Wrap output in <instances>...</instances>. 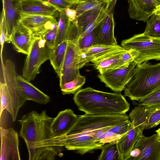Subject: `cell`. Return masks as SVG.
<instances>
[{
    "instance_id": "1",
    "label": "cell",
    "mask_w": 160,
    "mask_h": 160,
    "mask_svg": "<svg viewBox=\"0 0 160 160\" xmlns=\"http://www.w3.org/2000/svg\"><path fill=\"white\" fill-rule=\"evenodd\" d=\"M126 113L94 115L85 113L66 134L54 137L39 143L41 147L58 146L84 154L100 149L104 145L101 137L112 127L129 119Z\"/></svg>"
},
{
    "instance_id": "2",
    "label": "cell",
    "mask_w": 160,
    "mask_h": 160,
    "mask_svg": "<svg viewBox=\"0 0 160 160\" xmlns=\"http://www.w3.org/2000/svg\"><path fill=\"white\" fill-rule=\"evenodd\" d=\"M73 99L79 110L92 115L124 114L129 109V104L120 92H105L91 87L79 90Z\"/></svg>"
},
{
    "instance_id": "3",
    "label": "cell",
    "mask_w": 160,
    "mask_h": 160,
    "mask_svg": "<svg viewBox=\"0 0 160 160\" xmlns=\"http://www.w3.org/2000/svg\"><path fill=\"white\" fill-rule=\"evenodd\" d=\"M0 74V115L6 110L14 122L19 109L27 100L18 86L15 65L12 61L8 59L4 64L1 60Z\"/></svg>"
},
{
    "instance_id": "4",
    "label": "cell",
    "mask_w": 160,
    "mask_h": 160,
    "mask_svg": "<svg viewBox=\"0 0 160 160\" xmlns=\"http://www.w3.org/2000/svg\"><path fill=\"white\" fill-rule=\"evenodd\" d=\"M160 88V63L146 61L135 67L134 73L126 85L124 96L139 101Z\"/></svg>"
},
{
    "instance_id": "5",
    "label": "cell",
    "mask_w": 160,
    "mask_h": 160,
    "mask_svg": "<svg viewBox=\"0 0 160 160\" xmlns=\"http://www.w3.org/2000/svg\"><path fill=\"white\" fill-rule=\"evenodd\" d=\"M54 119L44 110L41 113L33 111L18 120L21 126L19 136L24 140L28 151L36 144L53 137L51 126Z\"/></svg>"
},
{
    "instance_id": "6",
    "label": "cell",
    "mask_w": 160,
    "mask_h": 160,
    "mask_svg": "<svg viewBox=\"0 0 160 160\" xmlns=\"http://www.w3.org/2000/svg\"><path fill=\"white\" fill-rule=\"evenodd\" d=\"M122 46L127 50L136 52L134 61L137 65L150 60H160V37H154L143 33L135 34L122 41Z\"/></svg>"
},
{
    "instance_id": "7",
    "label": "cell",
    "mask_w": 160,
    "mask_h": 160,
    "mask_svg": "<svg viewBox=\"0 0 160 160\" xmlns=\"http://www.w3.org/2000/svg\"><path fill=\"white\" fill-rule=\"evenodd\" d=\"M32 34V44L22 70L23 77L29 81L35 79L42 64L49 60L52 49L42 37Z\"/></svg>"
},
{
    "instance_id": "8",
    "label": "cell",
    "mask_w": 160,
    "mask_h": 160,
    "mask_svg": "<svg viewBox=\"0 0 160 160\" xmlns=\"http://www.w3.org/2000/svg\"><path fill=\"white\" fill-rule=\"evenodd\" d=\"M136 65L133 61L119 68L99 73L98 77L106 87L115 92H120L133 76Z\"/></svg>"
},
{
    "instance_id": "9",
    "label": "cell",
    "mask_w": 160,
    "mask_h": 160,
    "mask_svg": "<svg viewBox=\"0 0 160 160\" xmlns=\"http://www.w3.org/2000/svg\"><path fill=\"white\" fill-rule=\"evenodd\" d=\"M157 136L156 133L148 137L140 136L128 160H160V142Z\"/></svg>"
},
{
    "instance_id": "10",
    "label": "cell",
    "mask_w": 160,
    "mask_h": 160,
    "mask_svg": "<svg viewBox=\"0 0 160 160\" xmlns=\"http://www.w3.org/2000/svg\"><path fill=\"white\" fill-rule=\"evenodd\" d=\"M67 41L68 45L65 57L59 77L60 87L80 75L77 58L78 42Z\"/></svg>"
},
{
    "instance_id": "11",
    "label": "cell",
    "mask_w": 160,
    "mask_h": 160,
    "mask_svg": "<svg viewBox=\"0 0 160 160\" xmlns=\"http://www.w3.org/2000/svg\"><path fill=\"white\" fill-rule=\"evenodd\" d=\"M0 160H20L18 132L12 128L0 127Z\"/></svg>"
},
{
    "instance_id": "12",
    "label": "cell",
    "mask_w": 160,
    "mask_h": 160,
    "mask_svg": "<svg viewBox=\"0 0 160 160\" xmlns=\"http://www.w3.org/2000/svg\"><path fill=\"white\" fill-rule=\"evenodd\" d=\"M117 0H112L106 15L97 27V39L98 45L106 46L117 45L114 35L115 23L113 13Z\"/></svg>"
},
{
    "instance_id": "13",
    "label": "cell",
    "mask_w": 160,
    "mask_h": 160,
    "mask_svg": "<svg viewBox=\"0 0 160 160\" xmlns=\"http://www.w3.org/2000/svg\"><path fill=\"white\" fill-rule=\"evenodd\" d=\"M18 13L50 16L56 18L59 11L48 3L41 0H15Z\"/></svg>"
},
{
    "instance_id": "14",
    "label": "cell",
    "mask_w": 160,
    "mask_h": 160,
    "mask_svg": "<svg viewBox=\"0 0 160 160\" xmlns=\"http://www.w3.org/2000/svg\"><path fill=\"white\" fill-rule=\"evenodd\" d=\"M131 18L146 22L160 7L158 0H127Z\"/></svg>"
},
{
    "instance_id": "15",
    "label": "cell",
    "mask_w": 160,
    "mask_h": 160,
    "mask_svg": "<svg viewBox=\"0 0 160 160\" xmlns=\"http://www.w3.org/2000/svg\"><path fill=\"white\" fill-rule=\"evenodd\" d=\"M32 39V31L18 21L9 41L17 51L28 55L31 47Z\"/></svg>"
},
{
    "instance_id": "16",
    "label": "cell",
    "mask_w": 160,
    "mask_h": 160,
    "mask_svg": "<svg viewBox=\"0 0 160 160\" xmlns=\"http://www.w3.org/2000/svg\"><path fill=\"white\" fill-rule=\"evenodd\" d=\"M78 116L70 109L60 111L54 118L51 126L54 137L61 136L67 133L77 122Z\"/></svg>"
},
{
    "instance_id": "17",
    "label": "cell",
    "mask_w": 160,
    "mask_h": 160,
    "mask_svg": "<svg viewBox=\"0 0 160 160\" xmlns=\"http://www.w3.org/2000/svg\"><path fill=\"white\" fill-rule=\"evenodd\" d=\"M118 45L114 46H106L97 45L88 48L78 50L77 58L79 68L86 64L101 57L112 51L123 48Z\"/></svg>"
},
{
    "instance_id": "18",
    "label": "cell",
    "mask_w": 160,
    "mask_h": 160,
    "mask_svg": "<svg viewBox=\"0 0 160 160\" xmlns=\"http://www.w3.org/2000/svg\"><path fill=\"white\" fill-rule=\"evenodd\" d=\"M127 50L123 48L112 51L94 59L91 62L95 69L100 73L119 68L126 64L122 62L121 56Z\"/></svg>"
},
{
    "instance_id": "19",
    "label": "cell",
    "mask_w": 160,
    "mask_h": 160,
    "mask_svg": "<svg viewBox=\"0 0 160 160\" xmlns=\"http://www.w3.org/2000/svg\"><path fill=\"white\" fill-rule=\"evenodd\" d=\"M160 108V104L150 106L135 107L129 117L133 125L138 129L140 135L143 132L151 114Z\"/></svg>"
},
{
    "instance_id": "20",
    "label": "cell",
    "mask_w": 160,
    "mask_h": 160,
    "mask_svg": "<svg viewBox=\"0 0 160 160\" xmlns=\"http://www.w3.org/2000/svg\"><path fill=\"white\" fill-rule=\"evenodd\" d=\"M16 79L20 90L27 100L32 101L42 104H46L50 101L48 96L24 77L17 74Z\"/></svg>"
},
{
    "instance_id": "21",
    "label": "cell",
    "mask_w": 160,
    "mask_h": 160,
    "mask_svg": "<svg viewBox=\"0 0 160 160\" xmlns=\"http://www.w3.org/2000/svg\"><path fill=\"white\" fill-rule=\"evenodd\" d=\"M139 135L137 129L132 124V126L126 133L117 141L119 160H128Z\"/></svg>"
},
{
    "instance_id": "22",
    "label": "cell",
    "mask_w": 160,
    "mask_h": 160,
    "mask_svg": "<svg viewBox=\"0 0 160 160\" xmlns=\"http://www.w3.org/2000/svg\"><path fill=\"white\" fill-rule=\"evenodd\" d=\"M6 29V42H10V37L18 22V13L13 0H2Z\"/></svg>"
},
{
    "instance_id": "23",
    "label": "cell",
    "mask_w": 160,
    "mask_h": 160,
    "mask_svg": "<svg viewBox=\"0 0 160 160\" xmlns=\"http://www.w3.org/2000/svg\"><path fill=\"white\" fill-rule=\"evenodd\" d=\"M58 27L56 18L50 20L42 26L31 30L32 34L41 37L51 48L54 47Z\"/></svg>"
},
{
    "instance_id": "24",
    "label": "cell",
    "mask_w": 160,
    "mask_h": 160,
    "mask_svg": "<svg viewBox=\"0 0 160 160\" xmlns=\"http://www.w3.org/2000/svg\"><path fill=\"white\" fill-rule=\"evenodd\" d=\"M68 42L64 41L52 48L49 60L59 77L64 60Z\"/></svg>"
},
{
    "instance_id": "25",
    "label": "cell",
    "mask_w": 160,
    "mask_h": 160,
    "mask_svg": "<svg viewBox=\"0 0 160 160\" xmlns=\"http://www.w3.org/2000/svg\"><path fill=\"white\" fill-rule=\"evenodd\" d=\"M132 123L129 119L112 127L103 135L101 142L105 144L108 142L117 141L131 128Z\"/></svg>"
},
{
    "instance_id": "26",
    "label": "cell",
    "mask_w": 160,
    "mask_h": 160,
    "mask_svg": "<svg viewBox=\"0 0 160 160\" xmlns=\"http://www.w3.org/2000/svg\"><path fill=\"white\" fill-rule=\"evenodd\" d=\"M18 21L31 30L38 28L55 18L50 16L18 13Z\"/></svg>"
},
{
    "instance_id": "27",
    "label": "cell",
    "mask_w": 160,
    "mask_h": 160,
    "mask_svg": "<svg viewBox=\"0 0 160 160\" xmlns=\"http://www.w3.org/2000/svg\"><path fill=\"white\" fill-rule=\"evenodd\" d=\"M107 7L102 10L93 9L87 11L77 16L75 20L72 22L78 27L80 35L87 26L93 22Z\"/></svg>"
},
{
    "instance_id": "28",
    "label": "cell",
    "mask_w": 160,
    "mask_h": 160,
    "mask_svg": "<svg viewBox=\"0 0 160 160\" xmlns=\"http://www.w3.org/2000/svg\"><path fill=\"white\" fill-rule=\"evenodd\" d=\"M70 21L64 10L59 12V18L54 47L66 41Z\"/></svg>"
},
{
    "instance_id": "29",
    "label": "cell",
    "mask_w": 160,
    "mask_h": 160,
    "mask_svg": "<svg viewBox=\"0 0 160 160\" xmlns=\"http://www.w3.org/2000/svg\"><path fill=\"white\" fill-rule=\"evenodd\" d=\"M112 0H87L84 2L75 5L74 9L77 12V16L89 10H102L107 7Z\"/></svg>"
},
{
    "instance_id": "30",
    "label": "cell",
    "mask_w": 160,
    "mask_h": 160,
    "mask_svg": "<svg viewBox=\"0 0 160 160\" xmlns=\"http://www.w3.org/2000/svg\"><path fill=\"white\" fill-rule=\"evenodd\" d=\"M100 149L102 151L98 160H119L116 141L105 143Z\"/></svg>"
},
{
    "instance_id": "31",
    "label": "cell",
    "mask_w": 160,
    "mask_h": 160,
    "mask_svg": "<svg viewBox=\"0 0 160 160\" xmlns=\"http://www.w3.org/2000/svg\"><path fill=\"white\" fill-rule=\"evenodd\" d=\"M85 77L81 74L73 80L63 84L60 87L63 95L74 94L85 83Z\"/></svg>"
},
{
    "instance_id": "32",
    "label": "cell",
    "mask_w": 160,
    "mask_h": 160,
    "mask_svg": "<svg viewBox=\"0 0 160 160\" xmlns=\"http://www.w3.org/2000/svg\"><path fill=\"white\" fill-rule=\"evenodd\" d=\"M145 34L154 37H160V18L155 13L146 22Z\"/></svg>"
},
{
    "instance_id": "33",
    "label": "cell",
    "mask_w": 160,
    "mask_h": 160,
    "mask_svg": "<svg viewBox=\"0 0 160 160\" xmlns=\"http://www.w3.org/2000/svg\"><path fill=\"white\" fill-rule=\"evenodd\" d=\"M97 27L92 32L78 38L77 43L78 50L87 49L98 45Z\"/></svg>"
},
{
    "instance_id": "34",
    "label": "cell",
    "mask_w": 160,
    "mask_h": 160,
    "mask_svg": "<svg viewBox=\"0 0 160 160\" xmlns=\"http://www.w3.org/2000/svg\"><path fill=\"white\" fill-rule=\"evenodd\" d=\"M160 104V88L138 101L137 105L147 106Z\"/></svg>"
},
{
    "instance_id": "35",
    "label": "cell",
    "mask_w": 160,
    "mask_h": 160,
    "mask_svg": "<svg viewBox=\"0 0 160 160\" xmlns=\"http://www.w3.org/2000/svg\"><path fill=\"white\" fill-rule=\"evenodd\" d=\"M0 42L1 45V58H2V53L3 46L6 39V29L5 21L4 12L3 10L1 13L0 22Z\"/></svg>"
},
{
    "instance_id": "36",
    "label": "cell",
    "mask_w": 160,
    "mask_h": 160,
    "mask_svg": "<svg viewBox=\"0 0 160 160\" xmlns=\"http://www.w3.org/2000/svg\"><path fill=\"white\" fill-rule=\"evenodd\" d=\"M46 2L57 8L58 11L64 10L67 8H70L74 5L66 0H41Z\"/></svg>"
},
{
    "instance_id": "37",
    "label": "cell",
    "mask_w": 160,
    "mask_h": 160,
    "mask_svg": "<svg viewBox=\"0 0 160 160\" xmlns=\"http://www.w3.org/2000/svg\"><path fill=\"white\" fill-rule=\"evenodd\" d=\"M160 123V108L150 116L145 129H148L156 127Z\"/></svg>"
},
{
    "instance_id": "38",
    "label": "cell",
    "mask_w": 160,
    "mask_h": 160,
    "mask_svg": "<svg viewBox=\"0 0 160 160\" xmlns=\"http://www.w3.org/2000/svg\"><path fill=\"white\" fill-rule=\"evenodd\" d=\"M64 10L70 22H72L75 20L77 16V12L74 9L68 8Z\"/></svg>"
},
{
    "instance_id": "39",
    "label": "cell",
    "mask_w": 160,
    "mask_h": 160,
    "mask_svg": "<svg viewBox=\"0 0 160 160\" xmlns=\"http://www.w3.org/2000/svg\"><path fill=\"white\" fill-rule=\"evenodd\" d=\"M74 5V6L78 4L76 0H66Z\"/></svg>"
},
{
    "instance_id": "40",
    "label": "cell",
    "mask_w": 160,
    "mask_h": 160,
    "mask_svg": "<svg viewBox=\"0 0 160 160\" xmlns=\"http://www.w3.org/2000/svg\"><path fill=\"white\" fill-rule=\"evenodd\" d=\"M78 4L82 3L86 1L87 0H76Z\"/></svg>"
},
{
    "instance_id": "41",
    "label": "cell",
    "mask_w": 160,
    "mask_h": 160,
    "mask_svg": "<svg viewBox=\"0 0 160 160\" xmlns=\"http://www.w3.org/2000/svg\"><path fill=\"white\" fill-rule=\"evenodd\" d=\"M155 13L160 18V11L157 10L155 12Z\"/></svg>"
},
{
    "instance_id": "42",
    "label": "cell",
    "mask_w": 160,
    "mask_h": 160,
    "mask_svg": "<svg viewBox=\"0 0 160 160\" xmlns=\"http://www.w3.org/2000/svg\"><path fill=\"white\" fill-rule=\"evenodd\" d=\"M157 138L158 140V141L160 142V135H157Z\"/></svg>"
},
{
    "instance_id": "43",
    "label": "cell",
    "mask_w": 160,
    "mask_h": 160,
    "mask_svg": "<svg viewBox=\"0 0 160 160\" xmlns=\"http://www.w3.org/2000/svg\"><path fill=\"white\" fill-rule=\"evenodd\" d=\"M157 10H159L160 11V7L158 8L157 9Z\"/></svg>"
},
{
    "instance_id": "44",
    "label": "cell",
    "mask_w": 160,
    "mask_h": 160,
    "mask_svg": "<svg viewBox=\"0 0 160 160\" xmlns=\"http://www.w3.org/2000/svg\"><path fill=\"white\" fill-rule=\"evenodd\" d=\"M158 0L160 2V0Z\"/></svg>"
}]
</instances>
